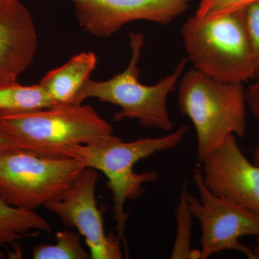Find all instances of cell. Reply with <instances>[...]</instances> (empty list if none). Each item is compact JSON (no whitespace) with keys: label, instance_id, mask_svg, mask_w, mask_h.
<instances>
[{"label":"cell","instance_id":"1","mask_svg":"<svg viewBox=\"0 0 259 259\" xmlns=\"http://www.w3.org/2000/svg\"><path fill=\"white\" fill-rule=\"evenodd\" d=\"M188 131L184 125L173 132L157 138H145L124 141L115 135L93 144L77 145L66 148L63 157L77 160L85 168L101 171L107 177V187L112 192L114 219L117 237L129 255L125 228L128 214L125 211L127 200H136L144 194V185L157 180L154 171L137 173L134 166L138 162L162 151L177 148Z\"/></svg>","mask_w":259,"mask_h":259},{"label":"cell","instance_id":"2","mask_svg":"<svg viewBox=\"0 0 259 259\" xmlns=\"http://www.w3.org/2000/svg\"><path fill=\"white\" fill-rule=\"evenodd\" d=\"M182 35L194 69L225 82L255 79L254 54L245 9L209 18L194 15L184 24Z\"/></svg>","mask_w":259,"mask_h":259},{"label":"cell","instance_id":"3","mask_svg":"<svg viewBox=\"0 0 259 259\" xmlns=\"http://www.w3.org/2000/svg\"><path fill=\"white\" fill-rule=\"evenodd\" d=\"M178 104L195 129L200 163L230 136L241 138L245 134L243 83L218 81L194 68L181 78Z\"/></svg>","mask_w":259,"mask_h":259},{"label":"cell","instance_id":"4","mask_svg":"<svg viewBox=\"0 0 259 259\" xmlns=\"http://www.w3.org/2000/svg\"><path fill=\"white\" fill-rule=\"evenodd\" d=\"M0 121L20 149L50 157H63L66 148L113 135L111 125L93 107L82 104L0 112Z\"/></svg>","mask_w":259,"mask_h":259},{"label":"cell","instance_id":"5","mask_svg":"<svg viewBox=\"0 0 259 259\" xmlns=\"http://www.w3.org/2000/svg\"><path fill=\"white\" fill-rule=\"evenodd\" d=\"M129 38L131 57L127 68L105 81L90 79L81 93V101L95 98L120 107L115 115L117 122L136 120L147 128L171 131L174 123L167 110V98L176 88L188 59L181 61L173 72L155 84H144L139 80V61L144 35L131 32Z\"/></svg>","mask_w":259,"mask_h":259},{"label":"cell","instance_id":"6","mask_svg":"<svg viewBox=\"0 0 259 259\" xmlns=\"http://www.w3.org/2000/svg\"><path fill=\"white\" fill-rule=\"evenodd\" d=\"M85 167L71 157L19 149L0 155V199L30 210L64 197Z\"/></svg>","mask_w":259,"mask_h":259},{"label":"cell","instance_id":"7","mask_svg":"<svg viewBox=\"0 0 259 259\" xmlns=\"http://www.w3.org/2000/svg\"><path fill=\"white\" fill-rule=\"evenodd\" d=\"M193 180L199 197L187 193L189 207L201 226L200 259L236 250L249 259H258L253 249L240 241L242 237H259V214L212 194L204 185L202 170L196 167Z\"/></svg>","mask_w":259,"mask_h":259},{"label":"cell","instance_id":"8","mask_svg":"<svg viewBox=\"0 0 259 259\" xmlns=\"http://www.w3.org/2000/svg\"><path fill=\"white\" fill-rule=\"evenodd\" d=\"M98 174L84 168L62 199L44 206L66 227L75 228L90 250L93 259L122 258L123 248L117 234H107L102 211L97 207L95 190Z\"/></svg>","mask_w":259,"mask_h":259},{"label":"cell","instance_id":"9","mask_svg":"<svg viewBox=\"0 0 259 259\" xmlns=\"http://www.w3.org/2000/svg\"><path fill=\"white\" fill-rule=\"evenodd\" d=\"M80 26L109 37L130 23L146 20L167 25L188 9L191 0H69Z\"/></svg>","mask_w":259,"mask_h":259},{"label":"cell","instance_id":"10","mask_svg":"<svg viewBox=\"0 0 259 259\" xmlns=\"http://www.w3.org/2000/svg\"><path fill=\"white\" fill-rule=\"evenodd\" d=\"M204 185L212 194L259 214V166L245 157L231 136L203 161Z\"/></svg>","mask_w":259,"mask_h":259},{"label":"cell","instance_id":"11","mask_svg":"<svg viewBox=\"0 0 259 259\" xmlns=\"http://www.w3.org/2000/svg\"><path fill=\"white\" fill-rule=\"evenodd\" d=\"M36 28L20 0H0V86L18 82L36 54Z\"/></svg>","mask_w":259,"mask_h":259},{"label":"cell","instance_id":"12","mask_svg":"<svg viewBox=\"0 0 259 259\" xmlns=\"http://www.w3.org/2000/svg\"><path fill=\"white\" fill-rule=\"evenodd\" d=\"M93 52L80 53L66 64L51 70L39 83L55 106L81 105V95L97 66Z\"/></svg>","mask_w":259,"mask_h":259},{"label":"cell","instance_id":"13","mask_svg":"<svg viewBox=\"0 0 259 259\" xmlns=\"http://www.w3.org/2000/svg\"><path fill=\"white\" fill-rule=\"evenodd\" d=\"M40 231L50 233V224L35 210L10 205L0 199V246L13 244L15 242L37 236Z\"/></svg>","mask_w":259,"mask_h":259},{"label":"cell","instance_id":"14","mask_svg":"<svg viewBox=\"0 0 259 259\" xmlns=\"http://www.w3.org/2000/svg\"><path fill=\"white\" fill-rule=\"evenodd\" d=\"M55 106L40 83L23 86L18 82L0 86V112H24Z\"/></svg>","mask_w":259,"mask_h":259},{"label":"cell","instance_id":"15","mask_svg":"<svg viewBox=\"0 0 259 259\" xmlns=\"http://www.w3.org/2000/svg\"><path fill=\"white\" fill-rule=\"evenodd\" d=\"M78 232L59 231L51 244L39 243L32 249L34 259H90V252L86 250L81 242Z\"/></svg>","mask_w":259,"mask_h":259},{"label":"cell","instance_id":"16","mask_svg":"<svg viewBox=\"0 0 259 259\" xmlns=\"http://www.w3.org/2000/svg\"><path fill=\"white\" fill-rule=\"evenodd\" d=\"M187 193V185L185 184L176 208L177 234L171 254L173 259H200V250L192 248L194 216L189 207Z\"/></svg>","mask_w":259,"mask_h":259},{"label":"cell","instance_id":"17","mask_svg":"<svg viewBox=\"0 0 259 259\" xmlns=\"http://www.w3.org/2000/svg\"><path fill=\"white\" fill-rule=\"evenodd\" d=\"M259 0H200L196 16L201 18H213L258 3Z\"/></svg>","mask_w":259,"mask_h":259},{"label":"cell","instance_id":"18","mask_svg":"<svg viewBox=\"0 0 259 259\" xmlns=\"http://www.w3.org/2000/svg\"><path fill=\"white\" fill-rule=\"evenodd\" d=\"M245 23L249 35L255 64V79H259V2L245 9Z\"/></svg>","mask_w":259,"mask_h":259},{"label":"cell","instance_id":"19","mask_svg":"<svg viewBox=\"0 0 259 259\" xmlns=\"http://www.w3.org/2000/svg\"><path fill=\"white\" fill-rule=\"evenodd\" d=\"M245 98L250 111L259 120V79L245 90Z\"/></svg>","mask_w":259,"mask_h":259},{"label":"cell","instance_id":"20","mask_svg":"<svg viewBox=\"0 0 259 259\" xmlns=\"http://www.w3.org/2000/svg\"><path fill=\"white\" fill-rule=\"evenodd\" d=\"M19 148L16 141L0 121V155Z\"/></svg>","mask_w":259,"mask_h":259},{"label":"cell","instance_id":"21","mask_svg":"<svg viewBox=\"0 0 259 259\" xmlns=\"http://www.w3.org/2000/svg\"><path fill=\"white\" fill-rule=\"evenodd\" d=\"M253 163L259 166V146L255 148L253 152Z\"/></svg>","mask_w":259,"mask_h":259},{"label":"cell","instance_id":"22","mask_svg":"<svg viewBox=\"0 0 259 259\" xmlns=\"http://www.w3.org/2000/svg\"><path fill=\"white\" fill-rule=\"evenodd\" d=\"M255 239H256V243H255V245L254 248H253V251H254V253L255 255H256L257 258H259V237H255Z\"/></svg>","mask_w":259,"mask_h":259},{"label":"cell","instance_id":"23","mask_svg":"<svg viewBox=\"0 0 259 259\" xmlns=\"http://www.w3.org/2000/svg\"><path fill=\"white\" fill-rule=\"evenodd\" d=\"M5 258V253L3 252L0 251V259Z\"/></svg>","mask_w":259,"mask_h":259}]
</instances>
